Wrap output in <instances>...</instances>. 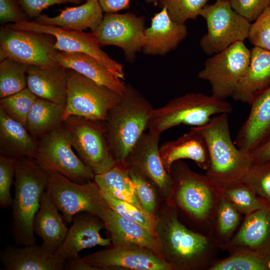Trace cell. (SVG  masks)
<instances>
[{"label":"cell","mask_w":270,"mask_h":270,"mask_svg":"<svg viewBox=\"0 0 270 270\" xmlns=\"http://www.w3.org/2000/svg\"><path fill=\"white\" fill-rule=\"evenodd\" d=\"M200 16L206 24L207 32L200 41L206 54L212 56L248 38L251 23L232 9L229 0L206 4Z\"/></svg>","instance_id":"9c48e42d"},{"label":"cell","mask_w":270,"mask_h":270,"mask_svg":"<svg viewBox=\"0 0 270 270\" xmlns=\"http://www.w3.org/2000/svg\"><path fill=\"white\" fill-rule=\"evenodd\" d=\"M48 174L46 190L66 222L71 224L74 216L80 212L102 220L109 206L94 180L78 184L56 172H48Z\"/></svg>","instance_id":"52a82bcc"},{"label":"cell","mask_w":270,"mask_h":270,"mask_svg":"<svg viewBox=\"0 0 270 270\" xmlns=\"http://www.w3.org/2000/svg\"><path fill=\"white\" fill-rule=\"evenodd\" d=\"M37 98L26 87L16 93L0 98V110L26 128L28 115Z\"/></svg>","instance_id":"d590c367"},{"label":"cell","mask_w":270,"mask_h":270,"mask_svg":"<svg viewBox=\"0 0 270 270\" xmlns=\"http://www.w3.org/2000/svg\"><path fill=\"white\" fill-rule=\"evenodd\" d=\"M154 108L138 90L126 84L120 101L110 110L104 121L116 163L126 162L130 150L147 128Z\"/></svg>","instance_id":"7a4b0ae2"},{"label":"cell","mask_w":270,"mask_h":270,"mask_svg":"<svg viewBox=\"0 0 270 270\" xmlns=\"http://www.w3.org/2000/svg\"><path fill=\"white\" fill-rule=\"evenodd\" d=\"M160 154L165 168L170 174L172 164L182 159L191 160L205 170L210 166L206 142L193 127L178 138L162 144L160 146Z\"/></svg>","instance_id":"7402d4cb"},{"label":"cell","mask_w":270,"mask_h":270,"mask_svg":"<svg viewBox=\"0 0 270 270\" xmlns=\"http://www.w3.org/2000/svg\"><path fill=\"white\" fill-rule=\"evenodd\" d=\"M122 96L82 74L67 69V99L63 121L70 116L105 121Z\"/></svg>","instance_id":"ba28073f"},{"label":"cell","mask_w":270,"mask_h":270,"mask_svg":"<svg viewBox=\"0 0 270 270\" xmlns=\"http://www.w3.org/2000/svg\"><path fill=\"white\" fill-rule=\"evenodd\" d=\"M24 12L30 18H37L45 8L56 4H78L80 0H18Z\"/></svg>","instance_id":"f6af8a7d"},{"label":"cell","mask_w":270,"mask_h":270,"mask_svg":"<svg viewBox=\"0 0 270 270\" xmlns=\"http://www.w3.org/2000/svg\"><path fill=\"white\" fill-rule=\"evenodd\" d=\"M248 39L254 46L270 51V6L251 23Z\"/></svg>","instance_id":"b9f144b4"},{"label":"cell","mask_w":270,"mask_h":270,"mask_svg":"<svg viewBox=\"0 0 270 270\" xmlns=\"http://www.w3.org/2000/svg\"><path fill=\"white\" fill-rule=\"evenodd\" d=\"M84 260L98 270L122 268L135 270H171L172 266L148 249L138 247L106 248L84 256Z\"/></svg>","instance_id":"2e32d148"},{"label":"cell","mask_w":270,"mask_h":270,"mask_svg":"<svg viewBox=\"0 0 270 270\" xmlns=\"http://www.w3.org/2000/svg\"><path fill=\"white\" fill-rule=\"evenodd\" d=\"M129 168L127 162L116 163L108 170L95 174L94 180L100 192L144 210L136 196L134 185L129 176Z\"/></svg>","instance_id":"4dcf8cb0"},{"label":"cell","mask_w":270,"mask_h":270,"mask_svg":"<svg viewBox=\"0 0 270 270\" xmlns=\"http://www.w3.org/2000/svg\"><path fill=\"white\" fill-rule=\"evenodd\" d=\"M15 164L16 159L0 155V204L4 208L12 204L10 188L14 178Z\"/></svg>","instance_id":"7bdbcfd3"},{"label":"cell","mask_w":270,"mask_h":270,"mask_svg":"<svg viewBox=\"0 0 270 270\" xmlns=\"http://www.w3.org/2000/svg\"><path fill=\"white\" fill-rule=\"evenodd\" d=\"M65 106L37 98L28 116L26 128L36 141L63 122Z\"/></svg>","instance_id":"1f68e13d"},{"label":"cell","mask_w":270,"mask_h":270,"mask_svg":"<svg viewBox=\"0 0 270 270\" xmlns=\"http://www.w3.org/2000/svg\"><path fill=\"white\" fill-rule=\"evenodd\" d=\"M108 206L126 218L142 226L152 234L158 236L156 232L157 218L136 206L100 192Z\"/></svg>","instance_id":"8d00e7d4"},{"label":"cell","mask_w":270,"mask_h":270,"mask_svg":"<svg viewBox=\"0 0 270 270\" xmlns=\"http://www.w3.org/2000/svg\"><path fill=\"white\" fill-rule=\"evenodd\" d=\"M234 10L250 23L270 6V0H229Z\"/></svg>","instance_id":"ee69618b"},{"label":"cell","mask_w":270,"mask_h":270,"mask_svg":"<svg viewBox=\"0 0 270 270\" xmlns=\"http://www.w3.org/2000/svg\"><path fill=\"white\" fill-rule=\"evenodd\" d=\"M250 54L244 42H236L208 58L198 78L208 82L213 96L222 100L232 98L248 69Z\"/></svg>","instance_id":"8fae6325"},{"label":"cell","mask_w":270,"mask_h":270,"mask_svg":"<svg viewBox=\"0 0 270 270\" xmlns=\"http://www.w3.org/2000/svg\"><path fill=\"white\" fill-rule=\"evenodd\" d=\"M16 30L32 31L52 36L55 38L56 50L66 52H82L90 55L104 65L119 78L124 80L123 66L110 58L100 47L93 32L74 30L27 20L8 25Z\"/></svg>","instance_id":"5bb4252c"},{"label":"cell","mask_w":270,"mask_h":270,"mask_svg":"<svg viewBox=\"0 0 270 270\" xmlns=\"http://www.w3.org/2000/svg\"><path fill=\"white\" fill-rule=\"evenodd\" d=\"M208 0H160L162 6L166 8L170 18L180 24H184L188 20H196Z\"/></svg>","instance_id":"74e56055"},{"label":"cell","mask_w":270,"mask_h":270,"mask_svg":"<svg viewBox=\"0 0 270 270\" xmlns=\"http://www.w3.org/2000/svg\"><path fill=\"white\" fill-rule=\"evenodd\" d=\"M52 58L60 66L72 70L122 96L126 84L93 56L82 52H56Z\"/></svg>","instance_id":"cb8c5ba5"},{"label":"cell","mask_w":270,"mask_h":270,"mask_svg":"<svg viewBox=\"0 0 270 270\" xmlns=\"http://www.w3.org/2000/svg\"><path fill=\"white\" fill-rule=\"evenodd\" d=\"M37 150L38 142L27 128L0 110V155L14 159L34 158Z\"/></svg>","instance_id":"f546056e"},{"label":"cell","mask_w":270,"mask_h":270,"mask_svg":"<svg viewBox=\"0 0 270 270\" xmlns=\"http://www.w3.org/2000/svg\"><path fill=\"white\" fill-rule=\"evenodd\" d=\"M248 69L232 98L250 104L254 96L270 86V51L254 46Z\"/></svg>","instance_id":"83f0119b"},{"label":"cell","mask_w":270,"mask_h":270,"mask_svg":"<svg viewBox=\"0 0 270 270\" xmlns=\"http://www.w3.org/2000/svg\"><path fill=\"white\" fill-rule=\"evenodd\" d=\"M48 172L34 158L16 159L11 230L16 245L36 244L33 221L48 180Z\"/></svg>","instance_id":"6da1fadb"},{"label":"cell","mask_w":270,"mask_h":270,"mask_svg":"<svg viewBox=\"0 0 270 270\" xmlns=\"http://www.w3.org/2000/svg\"><path fill=\"white\" fill-rule=\"evenodd\" d=\"M145 18L132 12L108 13L93 32L100 44L121 48L126 60L134 62L144 42Z\"/></svg>","instance_id":"9a60e30c"},{"label":"cell","mask_w":270,"mask_h":270,"mask_svg":"<svg viewBox=\"0 0 270 270\" xmlns=\"http://www.w3.org/2000/svg\"><path fill=\"white\" fill-rule=\"evenodd\" d=\"M28 66L6 58L0 62V98L16 93L27 87Z\"/></svg>","instance_id":"e575fe53"},{"label":"cell","mask_w":270,"mask_h":270,"mask_svg":"<svg viewBox=\"0 0 270 270\" xmlns=\"http://www.w3.org/2000/svg\"><path fill=\"white\" fill-rule=\"evenodd\" d=\"M170 174L177 187L179 204L193 218L208 220L216 208L218 198L213 180L180 162L172 164Z\"/></svg>","instance_id":"7c38bea8"},{"label":"cell","mask_w":270,"mask_h":270,"mask_svg":"<svg viewBox=\"0 0 270 270\" xmlns=\"http://www.w3.org/2000/svg\"><path fill=\"white\" fill-rule=\"evenodd\" d=\"M128 174L136 196L142 209L150 214H154L156 200L152 182L133 167L130 166Z\"/></svg>","instance_id":"ab89813d"},{"label":"cell","mask_w":270,"mask_h":270,"mask_svg":"<svg viewBox=\"0 0 270 270\" xmlns=\"http://www.w3.org/2000/svg\"><path fill=\"white\" fill-rule=\"evenodd\" d=\"M146 2L148 4H153L154 5H156L158 2L160 0H145Z\"/></svg>","instance_id":"f907efd6"},{"label":"cell","mask_w":270,"mask_h":270,"mask_svg":"<svg viewBox=\"0 0 270 270\" xmlns=\"http://www.w3.org/2000/svg\"><path fill=\"white\" fill-rule=\"evenodd\" d=\"M252 164L270 160V136L261 145L250 153Z\"/></svg>","instance_id":"7dc6e473"},{"label":"cell","mask_w":270,"mask_h":270,"mask_svg":"<svg viewBox=\"0 0 270 270\" xmlns=\"http://www.w3.org/2000/svg\"><path fill=\"white\" fill-rule=\"evenodd\" d=\"M0 20L3 23L12 22L14 24L26 20L14 0H0Z\"/></svg>","instance_id":"bcb514c9"},{"label":"cell","mask_w":270,"mask_h":270,"mask_svg":"<svg viewBox=\"0 0 270 270\" xmlns=\"http://www.w3.org/2000/svg\"><path fill=\"white\" fill-rule=\"evenodd\" d=\"M188 34L186 24L174 21L166 8L162 6L152 18L150 26L144 30L142 50L147 55L166 54L174 50Z\"/></svg>","instance_id":"44dd1931"},{"label":"cell","mask_w":270,"mask_h":270,"mask_svg":"<svg viewBox=\"0 0 270 270\" xmlns=\"http://www.w3.org/2000/svg\"><path fill=\"white\" fill-rule=\"evenodd\" d=\"M37 142L34 159L46 171L58 172L78 184L94 180L95 174L74 152L62 122Z\"/></svg>","instance_id":"30bf717a"},{"label":"cell","mask_w":270,"mask_h":270,"mask_svg":"<svg viewBox=\"0 0 270 270\" xmlns=\"http://www.w3.org/2000/svg\"><path fill=\"white\" fill-rule=\"evenodd\" d=\"M50 35L14 29L8 25L0 31V60L10 58L28 66L55 68L60 66L52 58L57 51Z\"/></svg>","instance_id":"4fadbf2b"},{"label":"cell","mask_w":270,"mask_h":270,"mask_svg":"<svg viewBox=\"0 0 270 270\" xmlns=\"http://www.w3.org/2000/svg\"><path fill=\"white\" fill-rule=\"evenodd\" d=\"M0 259L6 270H63L64 262L42 246L6 245Z\"/></svg>","instance_id":"603a6c76"},{"label":"cell","mask_w":270,"mask_h":270,"mask_svg":"<svg viewBox=\"0 0 270 270\" xmlns=\"http://www.w3.org/2000/svg\"><path fill=\"white\" fill-rule=\"evenodd\" d=\"M238 182L248 186L270 203V160L260 164H252Z\"/></svg>","instance_id":"f35d334b"},{"label":"cell","mask_w":270,"mask_h":270,"mask_svg":"<svg viewBox=\"0 0 270 270\" xmlns=\"http://www.w3.org/2000/svg\"><path fill=\"white\" fill-rule=\"evenodd\" d=\"M248 116L234 140L242 150L250 153L270 136V86L254 98Z\"/></svg>","instance_id":"d6986e66"},{"label":"cell","mask_w":270,"mask_h":270,"mask_svg":"<svg viewBox=\"0 0 270 270\" xmlns=\"http://www.w3.org/2000/svg\"><path fill=\"white\" fill-rule=\"evenodd\" d=\"M64 270H96L84 260L78 254L72 256L64 262Z\"/></svg>","instance_id":"681fc988"},{"label":"cell","mask_w":270,"mask_h":270,"mask_svg":"<svg viewBox=\"0 0 270 270\" xmlns=\"http://www.w3.org/2000/svg\"><path fill=\"white\" fill-rule=\"evenodd\" d=\"M104 12L114 13L129 7L130 0H98Z\"/></svg>","instance_id":"c3c4849f"},{"label":"cell","mask_w":270,"mask_h":270,"mask_svg":"<svg viewBox=\"0 0 270 270\" xmlns=\"http://www.w3.org/2000/svg\"><path fill=\"white\" fill-rule=\"evenodd\" d=\"M103 12L98 0H86L84 4L63 10L54 17L40 14L34 21L74 30L90 28L94 32L103 19Z\"/></svg>","instance_id":"f1b7e54d"},{"label":"cell","mask_w":270,"mask_h":270,"mask_svg":"<svg viewBox=\"0 0 270 270\" xmlns=\"http://www.w3.org/2000/svg\"><path fill=\"white\" fill-rule=\"evenodd\" d=\"M160 136L149 132H144L130 150L126 162L168 196L172 190L173 180L161 160Z\"/></svg>","instance_id":"e0dca14e"},{"label":"cell","mask_w":270,"mask_h":270,"mask_svg":"<svg viewBox=\"0 0 270 270\" xmlns=\"http://www.w3.org/2000/svg\"><path fill=\"white\" fill-rule=\"evenodd\" d=\"M226 100L201 92H190L170 100L166 104L154 108L147 129L160 135L165 130L183 124L200 126L208 123L212 116L232 112Z\"/></svg>","instance_id":"277c9868"},{"label":"cell","mask_w":270,"mask_h":270,"mask_svg":"<svg viewBox=\"0 0 270 270\" xmlns=\"http://www.w3.org/2000/svg\"><path fill=\"white\" fill-rule=\"evenodd\" d=\"M62 123L78 156L94 174L104 173L116 165L104 121L70 116Z\"/></svg>","instance_id":"8992f818"},{"label":"cell","mask_w":270,"mask_h":270,"mask_svg":"<svg viewBox=\"0 0 270 270\" xmlns=\"http://www.w3.org/2000/svg\"><path fill=\"white\" fill-rule=\"evenodd\" d=\"M104 228L103 220L98 216L88 212L76 214L72 218L64 241L55 252L56 256L65 262L82 250L97 246H110V238H104L100 234Z\"/></svg>","instance_id":"ac0fdd59"},{"label":"cell","mask_w":270,"mask_h":270,"mask_svg":"<svg viewBox=\"0 0 270 270\" xmlns=\"http://www.w3.org/2000/svg\"><path fill=\"white\" fill-rule=\"evenodd\" d=\"M156 218L163 258L174 269L196 268L207 262L211 244L206 236L187 228L174 212Z\"/></svg>","instance_id":"5b68a950"},{"label":"cell","mask_w":270,"mask_h":270,"mask_svg":"<svg viewBox=\"0 0 270 270\" xmlns=\"http://www.w3.org/2000/svg\"><path fill=\"white\" fill-rule=\"evenodd\" d=\"M214 182L218 196L231 202L240 213L247 215L259 210H270V203L244 183L222 186Z\"/></svg>","instance_id":"d6a6232c"},{"label":"cell","mask_w":270,"mask_h":270,"mask_svg":"<svg viewBox=\"0 0 270 270\" xmlns=\"http://www.w3.org/2000/svg\"><path fill=\"white\" fill-rule=\"evenodd\" d=\"M228 115H216L206 124L193 127L208 146L210 166L206 175L222 186L240 182L252 164L250 153L238 148L232 140Z\"/></svg>","instance_id":"3957f363"},{"label":"cell","mask_w":270,"mask_h":270,"mask_svg":"<svg viewBox=\"0 0 270 270\" xmlns=\"http://www.w3.org/2000/svg\"><path fill=\"white\" fill-rule=\"evenodd\" d=\"M226 248L233 250L246 249L270 254V210H259L247 214Z\"/></svg>","instance_id":"d4e9b609"},{"label":"cell","mask_w":270,"mask_h":270,"mask_svg":"<svg viewBox=\"0 0 270 270\" xmlns=\"http://www.w3.org/2000/svg\"><path fill=\"white\" fill-rule=\"evenodd\" d=\"M27 87L39 98L66 107L67 99V69L28 66Z\"/></svg>","instance_id":"4316f807"},{"label":"cell","mask_w":270,"mask_h":270,"mask_svg":"<svg viewBox=\"0 0 270 270\" xmlns=\"http://www.w3.org/2000/svg\"><path fill=\"white\" fill-rule=\"evenodd\" d=\"M210 270H270V254L241 249L234 250L229 257L216 262Z\"/></svg>","instance_id":"836d02e7"},{"label":"cell","mask_w":270,"mask_h":270,"mask_svg":"<svg viewBox=\"0 0 270 270\" xmlns=\"http://www.w3.org/2000/svg\"><path fill=\"white\" fill-rule=\"evenodd\" d=\"M65 222L59 210L45 190L33 221L34 232L42 238L41 246L44 248L55 254L68 230Z\"/></svg>","instance_id":"484cf974"},{"label":"cell","mask_w":270,"mask_h":270,"mask_svg":"<svg viewBox=\"0 0 270 270\" xmlns=\"http://www.w3.org/2000/svg\"><path fill=\"white\" fill-rule=\"evenodd\" d=\"M216 210L218 233L228 236L238 226L240 212L231 202L220 196H218Z\"/></svg>","instance_id":"60d3db41"},{"label":"cell","mask_w":270,"mask_h":270,"mask_svg":"<svg viewBox=\"0 0 270 270\" xmlns=\"http://www.w3.org/2000/svg\"><path fill=\"white\" fill-rule=\"evenodd\" d=\"M102 220L105 228L110 234V238L114 246L142 247L163 258L158 236L142 226L122 216L110 207L106 210Z\"/></svg>","instance_id":"ffe728a7"}]
</instances>
